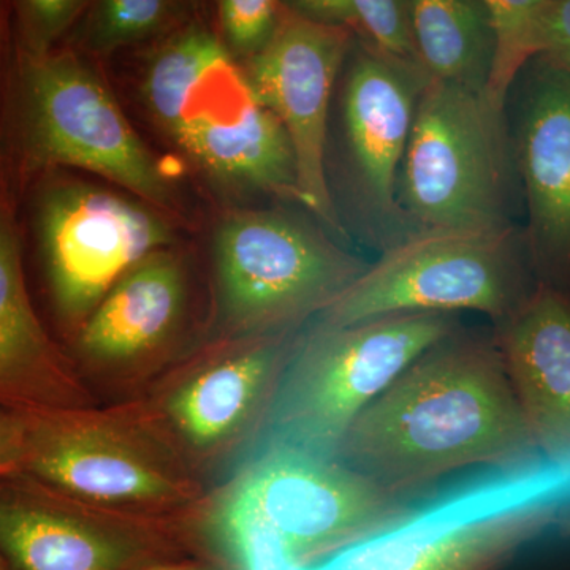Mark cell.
Wrapping results in <instances>:
<instances>
[{"instance_id":"cell-1","label":"cell","mask_w":570,"mask_h":570,"mask_svg":"<svg viewBox=\"0 0 570 570\" xmlns=\"http://www.w3.org/2000/svg\"><path fill=\"white\" fill-rule=\"evenodd\" d=\"M336 456L412 498L460 469L515 466L540 453L494 336L456 330L363 409Z\"/></svg>"},{"instance_id":"cell-2","label":"cell","mask_w":570,"mask_h":570,"mask_svg":"<svg viewBox=\"0 0 570 570\" xmlns=\"http://www.w3.org/2000/svg\"><path fill=\"white\" fill-rule=\"evenodd\" d=\"M412 501L336 455L268 442L250 449L209 528L234 570H318L385 530Z\"/></svg>"},{"instance_id":"cell-3","label":"cell","mask_w":570,"mask_h":570,"mask_svg":"<svg viewBox=\"0 0 570 570\" xmlns=\"http://www.w3.org/2000/svg\"><path fill=\"white\" fill-rule=\"evenodd\" d=\"M570 510V463L485 468L428 498L318 570H497Z\"/></svg>"},{"instance_id":"cell-4","label":"cell","mask_w":570,"mask_h":570,"mask_svg":"<svg viewBox=\"0 0 570 570\" xmlns=\"http://www.w3.org/2000/svg\"><path fill=\"white\" fill-rule=\"evenodd\" d=\"M459 330L455 314H392L354 325L317 322L294 341L255 445L336 455L348 428L428 348Z\"/></svg>"},{"instance_id":"cell-5","label":"cell","mask_w":570,"mask_h":570,"mask_svg":"<svg viewBox=\"0 0 570 570\" xmlns=\"http://www.w3.org/2000/svg\"><path fill=\"white\" fill-rule=\"evenodd\" d=\"M517 184L505 111L483 94L428 81L397 174V217L419 232L508 230Z\"/></svg>"},{"instance_id":"cell-6","label":"cell","mask_w":570,"mask_h":570,"mask_svg":"<svg viewBox=\"0 0 570 570\" xmlns=\"http://www.w3.org/2000/svg\"><path fill=\"white\" fill-rule=\"evenodd\" d=\"M523 232L428 230L385 250L321 314V324L354 325L392 314L475 311L494 324L534 291Z\"/></svg>"},{"instance_id":"cell-7","label":"cell","mask_w":570,"mask_h":570,"mask_svg":"<svg viewBox=\"0 0 570 570\" xmlns=\"http://www.w3.org/2000/svg\"><path fill=\"white\" fill-rule=\"evenodd\" d=\"M213 253L224 324L247 337L291 333L370 266L279 212L232 214L217 228Z\"/></svg>"},{"instance_id":"cell-8","label":"cell","mask_w":570,"mask_h":570,"mask_svg":"<svg viewBox=\"0 0 570 570\" xmlns=\"http://www.w3.org/2000/svg\"><path fill=\"white\" fill-rule=\"evenodd\" d=\"M22 140L37 167H77L154 205L175 194L107 86L70 52L22 59Z\"/></svg>"},{"instance_id":"cell-9","label":"cell","mask_w":570,"mask_h":570,"mask_svg":"<svg viewBox=\"0 0 570 570\" xmlns=\"http://www.w3.org/2000/svg\"><path fill=\"white\" fill-rule=\"evenodd\" d=\"M37 234L56 307L75 325L85 324L130 269L174 243L159 214L80 183L41 190Z\"/></svg>"},{"instance_id":"cell-10","label":"cell","mask_w":570,"mask_h":570,"mask_svg":"<svg viewBox=\"0 0 570 570\" xmlns=\"http://www.w3.org/2000/svg\"><path fill=\"white\" fill-rule=\"evenodd\" d=\"M352 41L344 29L291 11L245 70L255 99L283 124L294 146L302 204L335 230L341 225L326 179V132L330 99Z\"/></svg>"},{"instance_id":"cell-11","label":"cell","mask_w":570,"mask_h":570,"mask_svg":"<svg viewBox=\"0 0 570 570\" xmlns=\"http://www.w3.org/2000/svg\"><path fill=\"white\" fill-rule=\"evenodd\" d=\"M512 140L535 283L570 298V80L534 58L520 73Z\"/></svg>"},{"instance_id":"cell-12","label":"cell","mask_w":570,"mask_h":570,"mask_svg":"<svg viewBox=\"0 0 570 570\" xmlns=\"http://www.w3.org/2000/svg\"><path fill=\"white\" fill-rule=\"evenodd\" d=\"M24 469L100 504H163L186 493L170 469L118 428L77 412L28 414Z\"/></svg>"},{"instance_id":"cell-13","label":"cell","mask_w":570,"mask_h":570,"mask_svg":"<svg viewBox=\"0 0 570 570\" xmlns=\"http://www.w3.org/2000/svg\"><path fill=\"white\" fill-rule=\"evenodd\" d=\"M358 45L343 92L352 187L367 214L377 219H397V174L420 94L430 80L414 63Z\"/></svg>"},{"instance_id":"cell-14","label":"cell","mask_w":570,"mask_h":570,"mask_svg":"<svg viewBox=\"0 0 570 570\" xmlns=\"http://www.w3.org/2000/svg\"><path fill=\"white\" fill-rule=\"evenodd\" d=\"M493 336L535 449L554 463H570L569 296L535 285Z\"/></svg>"},{"instance_id":"cell-15","label":"cell","mask_w":570,"mask_h":570,"mask_svg":"<svg viewBox=\"0 0 570 570\" xmlns=\"http://www.w3.org/2000/svg\"><path fill=\"white\" fill-rule=\"evenodd\" d=\"M86 403L88 393L33 311L13 217L0 202V404L22 414H55Z\"/></svg>"},{"instance_id":"cell-16","label":"cell","mask_w":570,"mask_h":570,"mask_svg":"<svg viewBox=\"0 0 570 570\" xmlns=\"http://www.w3.org/2000/svg\"><path fill=\"white\" fill-rule=\"evenodd\" d=\"M294 341L291 333L249 337L234 354L189 379L167 406L179 433L198 449L255 439Z\"/></svg>"},{"instance_id":"cell-17","label":"cell","mask_w":570,"mask_h":570,"mask_svg":"<svg viewBox=\"0 0 570 570\" xmlns=\"http://www.w3.org/2000/svg\"><path fill=\"white\" fill-rule=\"evenodd\" d=\"M186 303L183 266L168 250L149 255L105 295L81 325L78 347L104 365L132 362L167 340Z\"/></svg>"},{"instance_id":"cell-18","label":"cell","mask_w":570,"mask_h":570,"mask_svg":"<svg viewBox=\"0 0 570 570\" xmlns=\"http://www.w3.org/2000/svg\"><path fill=\"white\" fill-rule=\"evenodd\" d=\"M0 551L18 570H135L153 558L121 532L14 499H0Z\"/></svg>"},{"instance_id":"cell-19","label":"cell","mask_w":570,"mask_h":570,"mask_svg":"<svg viewBox=\"0 0 570 570\" xmlns=\"http://www.w3.org/2000/svg\"><path fill=\"white\" fill-rule=\"evenodd\" d=\"M412 36L428 80L485 96L493 29L487 0H412Z\"/></svg>"},{"instance_id":"cell-20","label":"cell","mask_w":570,"mask_h":570,"mask_svg":"<svg viewBox=\"0 0 570 570\" xmlns=\"http://www.w3.org/2000/svg\"><path fill=\"white\" fill-rule=\"evenodd\" d=\"M287 9L306 20L352 33L360 43L419 66L411 2L404 0H296ZM422 70V69H420Z\"/></svg>"},{"instance_id":"cell-21","label":"cell","mask_w":570,"mask_h":570,"mask_svg":"<svg viewBox=\"0 0 570 570\" xmlns=\"http://www.w3.org/2000/svg\"><path fill=\"white\" fill-rule=\"evenodd\" d=\"M493 29V61L487 100L499 111H505L510 89L521 71L535 58L532 40L535 0H487Z\"/></svg>"},{"instance_id":"cell-22","label":"cell","mask_w":570,"mask_h":570,"mask_svg":"<svg viewBox=\"0 0 570 570\" xmlns=\"http://www.w3.org/2000/svg\"><path fill=\"white\" fill-rule=\"evenodd\" d=\"M181 6L167 0H105L97 3L86 32L96 51H111L149 39L178 17Z\"/></svg>"},{"instance_id":"cell-23","label":"cell","mask_w":570,"mask_h":570,"mask_svg":"<svg viewBox=\"0 0 570 570\" xmlns=\"http://www.w3.org/2000/svg\"><path fill=\"white\" fill-rule=\"evenodd\" d=\"M217 10L228 48L247 59L268 47L284 18L275 0H223Z\"/></svg>"},{"instance_id":"cell-24","label":"cell","mask_w":570,"mask_h":570,"mask_svg":"<svg viewBox=\"0 0 570 570\" xmlns=\"http://www.w3.org/2000/svg\"><path fill=\"white\" fill-rule=\"evenodd\" d=\"M20 21L24 58H43L52 45L80 18L86 2L80 0H22L14 3Z\"/></svg>"},{"instance_id":"cell-25","label":"cell","mask_w":570,"mask_h":570,"mask_svg":"<svg viewBox=\"0 0 570 570\" xmlns=\"http://www.w3.org/2000/svg\"><path fill=\"white\" fill-rule=\"evenodd\" d=\"M532 40L535 58L547 59L570 80V0H535Z\"/></svg>"},{"instance_id":"cell-26","label":"cell","mask_w":570,"mask_h":570,"mask_svg":"<svg viewBox=\"0 0 570 570\" xmlns=\"http://www.w3.org/2000/svg\"><path fill=\"white\" fill-rule=\"evenodd\" d=\"M28 414L0 409V474L24 466Z\"/></svg>"},{"instance_id":"cell-27","label":"cell","mask_w":570,"mask_h":570,"mask_svg":"<svg viewBox=\"0 0 570 570\" xmlns=\"http://www.w3.org/2000/svg\"><path fill=\"white\" fill-rule=\"evenodd\" d=\"M135 570H206L204 568H197V566H184V564H148L142 566L140 569Z\"/></svg>"},{"instance_id":"cell-28","label":"cell","mask_w":570,"mask_h":570,"mask_svg":"<svg viewBox=\"0 0 570 570\" xmlns=\"http://www.w3.org/2000/svg\"><path fill=\"white\" fill-rule=\"evenodd\" d=\"M557 528H560L562 534L570 538V510L569 512H566L564 515H562V519L560 520V523H558Z\"/></svg>"},{"instance_id":"cell-29","label":"cell","mask_w":570,"mask_h":570,"mask_svg":"<svg viewBox=\"0 0 570 570\" xmlns=\"http://www.w3.org/2000/svg\"><path fill=\"white\" fill-rule=\"evenodd\" d=\"M0 570H7L6 564H3L2 560H0Z\"/></svg>"},{"instance_id":"cell-30","label":"cell","mask_w":570,"mask_h":570,"mask_svg":"<svg viewBox=\"0 0 570 570\" xmlns=\"http://www.w3.org/2000/svg\"><path fill=\"white\" fill-rule=\"evenodd\" d=\"M0 37H2V21H0Z\"/></svg>"}]
</instances>
